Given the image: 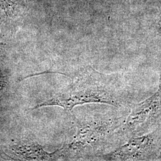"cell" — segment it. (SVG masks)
Masks as SVG:
<instances>
[{"mask_svg": "<svg viewBox=\"0 0 161 161\" xmlns=\"http://www.w3.org/2000/svg\"><path fill=\"white\" fill-rule=\"evenodd\" d=\"M75 85L35 106H58L70 112L76 105L86 103L109 104L117 108L130 106L129 88L115 76L104 75L92 68L85 69Z\"/></svg>", "mask_w": 161, "mask_h": 161, "instance_id": "cell-1", "label": "cell"}, {"mask_svg": "<svg viewBox=\"0 0 161 161\" xmlns=\"http://www.w3.org/2000/svg\"><path fill=\"white\" fill-rule=\"evenodd\" d=\"M122 127V137L128 138L154 130L161 125V73L158 88L144 100L130 106Z\"/></svg>", "mask_w": 161, "mask_h": 161, "instance_id": "cell-2", "label": "cell"}, {"mask_svg": "<svg viewBox=\"0 0 161 161\" xmlns=\"http://www.w3.org/2000/svg\"><path fill=\"white\" fill-rule=\"evenodd\" d=\"M161 125L154 130L128 138L100 158L107 161H159Z\"/></svg>", "mask_w": 161, "mask_h": 161, "instance_id": "cell-3", "label": "cell"}, {"mask_svg": "<svg viewBox=\"0 0 161 161\" xmlns=\"http://www.w3.org/2000/svg\"><path fill=\"white\" fill-rule=\"evenodd\" d=\"M144 10V23L150 38L161 50V0H149ZM144 4V5H145Z\"/></svg>", "mask_w": 161, "mask_h": 161, "instance_id": "cell-4", "label": "cell"}, {"mask_svg": "<svg viewBox=\"0 0 161 161\" xmlns=\"http://www.w3.org/2000/svg\"><path fill=\"white\" fill-rule=\"evenodd\" d=\"M137 3L142 4V5H144L147 2H148L149 0H136Z\"/></svg>", "mask_w": 161, "mask_h": 161, "instance_id": "cell-5", "label": "cell"}, {"mask_svg": "<svg viewBox=\"0 0 161 161\" xmlns=\"http://www.w3.org/2000/svg\"><path fill=\"white\" fill-rule=\"evenodd\" d=\"M159 161H161V157H160V160Z\"/></svg>", "mask_w": 161, "mask_h": 161, "instance_id": "cell-6", "label": "cell"}]
</instances>
